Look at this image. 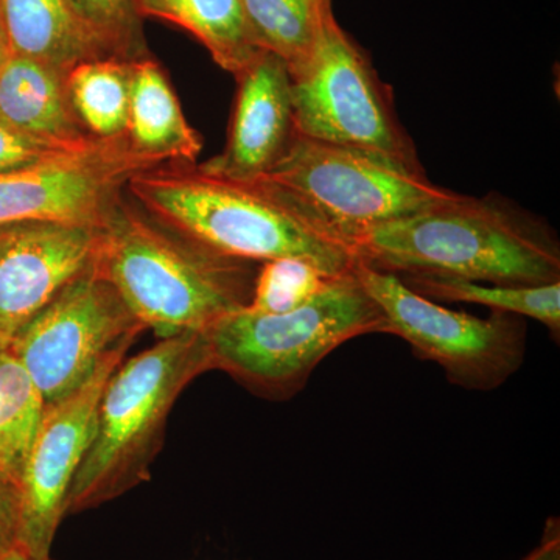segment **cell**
Returning <instances> with one entry per match:
<instances>
[{"label":"cell","instance_id":"obj_1","mask_svg":"<svg viewBox=\"0 0 560 560\" xmlns=\"http://www.w3.org/2000/svg\"><path fill=\"white\" fill-rule=\"evenodd\" d=\"M360 264L399 278H447L493 285L560 282L558 238L501 198L458 197L388 221L353 243Z\"/></svg>","mask_w":560,"mask_h":560},{"label":"cell","instance_id":"obj_11","mask_svg":"<svg viewBox=\"0 0 560 560\" xmlns=\"http://www.w3.org/2000/svg\"><path fill=\"white\" fill-rule=\"evenodd\" d=\"M131 345L114 349L90 381L65 399L46 405L20 489V545L32 555L51 556L55 536L68 514L70 486L94 436L103 390Z\"/></svg>","mask_w":560,"mask_h":560},{"label":"cell","instance_id":"obj_16","mask_svg":"<svg viewBox=\"0 0 560 560\" xmlns=\"http://www.w3.org/2000/svg\"><path fill=\"white\" fill-rule=\"evenodd\" d=\"M0 18L10 55L68 73L81 62L108 60L68 0H0Z\"/></svg>","mask_w":560,"mask_h":560},{"label":"cell","instance_id":"obj_8","mask_svg":"<svg viewBox=\"0 0 560 560\" xmlns=\"http://www.w3.org/2000/svg\"><path fill=\"white\" fill-rule=\"evenodd\" d=\"M357 275L381 308L383 334L397 335L420 359L440 364L453 385L492 390L521 370L526 353L522 316L493 312L478 318L416 293L390 272L360 264Z\"/></svg>","mask_w":560,"mask_h":560},{"label":"cell","instance_id":"obj_27","mask_svg":"<svg viewBox=\"0 0 560 560\" xmlns=\"http://www.w3.org/2000/svg\"><path fill=\"white\" fill-rule=\"evenodd\" d=\"M0 560H55L51 556H36L32 555L31 551L22 548L21 545H16L13 550L5 552Z\"/></svg>","mask_w":560,"mask_h":560},{"label":"cell","instance_id":"obj_25","mask_svg":"<svg viewBox=\"0 0 560 560\" xmlns=\"http://www.w3.org/2000/svg\"><path fill=\"white\" fill-rule=\"evenodd\" d=\"M20 490L0 481V558L20 545Z\"/></svg>","mask_w":560,"mask_h":560},{"label":"cell","instance_id":"obj_3","mask_svg":"<svg viewBox=\"0 0 560 560\" xmlns=\"http://www.w3.org/2000/svg\"><path fill=\"white\" fill-rule=\"evenodd\" d=\"M260 265L180 237L124 195L103 223L95 259V270L160 340L205 334L248 307Z\"/></svg>","mask_w":560,"mask_h":560},{"label":"cell","instance_id":"obj_28","mask_svg":"<svg viewBox=\"0 0 560 560\" xmlns=\"http://www.w3.org/2000/svg\"><path fill=\"white\" fill-rule=\"evenodd\" d=\"M0 50H9L7 49V39L5 33H3L2 18H0Z\"/></svg>","mask_w":560,"mask_h":560},{"label":"cell","instance_id":"obj_2","mask_svg":"<svg viewBox=\"0 0 560 560\" xmlns=\"http://www.w3.org/2000/svg\"><path fill=\"white\" fill-rule=\"evenodd\" d=\"M125 191L150 219L221 256L254 264L296 257L331 278L360 265L349 245L260 183L164 164L136 173Z\"/></svg>","mask_w":560,"mask_h":560},{"label":"cell","instance_id":"obj_22","mask_svg":"<svg viewBox=\"0 0 560 560\" xmlns=\"http://www.w3.org/2000/svg\"><path fill=\"white\" fill-rule=\"evenodd\" d=\"M330 279L334 278L312 261L296 257L265 261L257 271L248 307L268 315L296 311L316 296Z\"/></svg>","mask_w":560,"mask_h":560},{"label":"cell","instance_id":"obj_31","mask_svg":"<svg viewBox=\"0 0 560 560\" xmlns=\"http://www.w3.org/2000/svg\"><path fill=\"white\" fill-rule=\"evenodd\" d=\"M326 2H330L331 3V0H326Z\"/></svg>","mask_w":560,"mask_h":560},{"label":"cell","instance_id":"obj_10","mask_svg":"<svg viewBox=\"0 0 560 560\" xmlns=\"http://www.w3.org/2000/svg\"><path fill=\"white\" fill-rule=\"evenodd\" d=\"M160 167L132 151L127 136L0 175V228L25 221L103 226L136 173Z\"/></svg>","mask_w":560,"mask_h":560},{"label":"cell","instance_id":"obj_26","mask_svg":"<svg viewBox=\"0 0 560 560\" xmlns=\"http://www.w3.org/2000/svg\"><path fill=\"white\" fill-rule=\"evenodd\" d=\"M523 560H560V534L558 521L548 522L539 547L534 548Z\"/></svg>","mask_w":560,"mask_h":560},{"label":"cell","instance_id":"obj_6","mask_svg":"<svg viewBox=\"0 0 560 560\" xmlns=\"http://www.w3.org/2000/svg\"><path fill=\"white\" fill-rule=\"evenodd\" d=\"M353 249L364 232L451 201L459 194L381 158L298 136L259 180Z\"/></svg>","mask_w":560,"mask_h":560},{"label":"cell","instance_id":"obj_9","mask_svg":"<svg viewBox=\"0 0 560 560\" xmlns=\"http://www.w3.org/2000/svg\"><path fill=\"white\" fill-rule=\"evenodd\" d=\"M145 327L94 267L33 316L7 346L46 405L84 385L103 359Z\"/></svg>","mask_w":560,"mask_h":560},{"label":"cell","instance_id":"obj_15","mask_svg":"<svg viewBox=\"0 0 560 560\" xmlns=\"http://www.w3.org/2000/svg\"><path fill=\"white\" fill-rule=\"evenodd\" d=\"M128 143L132 151L158 165L191 164L202 150L164 69L151 58L132 62Z\"/></svg>","mask_w":560,"mask_h":560},{"label":"cell","instance_id":"obj_4","mask_svg":"<svg viewBox=\"0 0 560 560\" xmlns=\"http://www.w3.org/2000/svg\"><path fill=\"white\" fill-rule=\"evenodd\" d=\"M208 371L205 334L164 338L121 361L103 390L94 436L69 489L68 514L94 510L149 480L173 405Z\"/></svg>","mask_w":560,"mask_h":560},{"label":"cell","instance_id":"obj_29","mask_svg":"<svg viewBox=\"0 0 560 560\" xmlns=\"http://www.w3.org/2000/svg\"><path fill=\"white\" fill-rule=\"evenodd\" d=\"M9 346V340H7L5 335H3L2 329H0V349L7 348Z\"/></svg>","mask_w":560,"mask_h":560},{"label":"cell","instance_id":"obj_5","mask_svg":"<svg viewBox=\"0 0 560 560\" xmlns=\"http://www.w3.org/2000/svg\"><path fill=\"white\" fill-rule=\"evenodd\" d=\"M359 268V267H357ZM385 319L357 275L337 276L307 304L280 315L249 307L223 316L205 331L212 370L228 372L268 399H290L335 349Z\"/></svg>","mask_w":560,"mask_h":560},{"label":"cell","instance_id":"obj_7","mask_svg":"<svg viewBox=\"0 0 560 560\" xmlns=\"http://www.w3.org/2000/svg\"><path fill=\"white\" fill-rule=\"evenodd\" d=\"M298 135L423 172L393 91L334 14L308 60L290 72Z\"/></svg>","mask_w":560,"mask_h":560},{"label":"cell","instance_id":"obj_14","mask_svg":"<svg viewBox=\"0 0 560 560\" xmlns=\"http://www.w3.org/2000/svg\"><path fill=\"white\" fill-rule=\"evenodd\" d=\"M68 72L10 55L0 69V124L62 147H84L91 138L70 105Z\"/></svg>","mask_w":560,"mask_h":560},{"label":"cell","instance_id":"obj_30","mask_svg":"<svg viewBox=\"0 0 560 560\" xmlns=\"http://www.w3.org/2000/svg\"><path fill=\"white\" fill-rule=\"evenodd\" d=\"M7 57H9V50H0V69H2L3 62H5Z\"/></svg>","mask_w":560,"mask_h":560},{"label":"cell","instance_id":"obj_18","mask_svg":"<svg viewBox=\"0 0 560 560\" xmlns=\"http://www.w3.org/2000/svg\"><path fill=\"white\" fill-rule=\"evenodd\" d=\"M46 400L9 348L0 349V481L21 489Z\"/></svg>","mask_w":560,"mask_h":560},{"label":"cell","instance_id":"obj_13","mask_svg":"<svg viewBox=\"0 0 560 560\" xmlns=\"http://www.w3.org/2000/svg\"><path fill=\"white\" fill-rule=\"evenodd\" d=\"M237 79L228 142L219 156L198 165L221 178L254 183L270 173L296 140L289 66L260 51Z\"/></svg>","mask_w":560,"mask_h":560},{"label":"cell","instance_id":"obj_24","mask_svg":"<svg viewBox=\"0 0 560 560\" xmlns=\"http://www.w3.org/2000/svg\"><path fill=\"white\" fill-rule=\"evenodd\" d=\"M79 149H83V147L73 149V147L58 145V143L33 138V136L0 124V175L21 171V168L31 167V165L49 160V158Z\"/></svg>","mask_w":560,"mask_h":560},{"label":"cell","instance_id":"obj_21","mask_svg":"<svg viewBox=\"0 0 560 560\" xmlns=\"http://www.w3.org/2000/svg\"><path fill=\"white\" fill-rule=\"evenodd\" d=\"M416 293L431 301L469 302L485 305L497 313L539 320L552 337L560 335V282L537 287L493 285L470 280L429 278H400Z\"/></svg>","mask_w":560,"mask_h":560},{"label":"cell","instance_id":"obj_17","mask_svg":"<svg viewBox=\"0 0 560 560\" xmlns=\"http://www.w3.org/2000/svg\"><path fill=\"white\" fill-rule=\"evenodd\" d=\"M138 10L186 28L234 77L264 51L250 35L242 0H138Z\"/></svg>","mask_w":560,"mask_h":560},{"label":"cell","instance_id":"obj_23","mask_svg":"<svg viewBox=\"0 0 560 560\" xmlns=\"http://www.w3.org/2000/svg\"><path fill=\"white\" fill-rule=\"evenodd\" d=\"M70 10L94 36L106 57L121 61L147 58L138 0H68Z\"/></svg>","mask_w":560,"mask_h":560},{"label":"cell","instance_id":"obj_12","mask_svg":"<svg viewBox=\"0 0 560 560\" xmlns=\"http://www.w3.org/2000/svg\"><path fill=\"white\" fill-rule=\"evenodd\" d=\"M102 226L25 221L0 228V329L9 345L69 283L94 267Z\"/></svg>","mask_w":560,"mask_h":560},{"label":"cell","instance_id":"obj_19","mask_svg":"<svg viewBox=\"0 0 560 560\" xmlns=\"http://www.w3.org/2000/svg\"><path fill=\"white\" fill-rule=\"evenodd\" d=\"M132 62L108 58L81 62L66 77L73 113L94 139L121 138L130 116Z\"/></svg>","mask_w":560,"mask_h":560},{"label":"cell","instance_id":"obj_20","mask_svg":"<svg viewBox=\"0 0 560 560\" xmlns=\"http://www.w3.org/2000/svg\"><path fill=\"white\" fill-rule=\"evenodd\" d=\"M254 43L289 66L301 68L311 57L331 16L326 0H242Z\"/></svg>","mask_w":560,"mask_h":560}]
</instances>
